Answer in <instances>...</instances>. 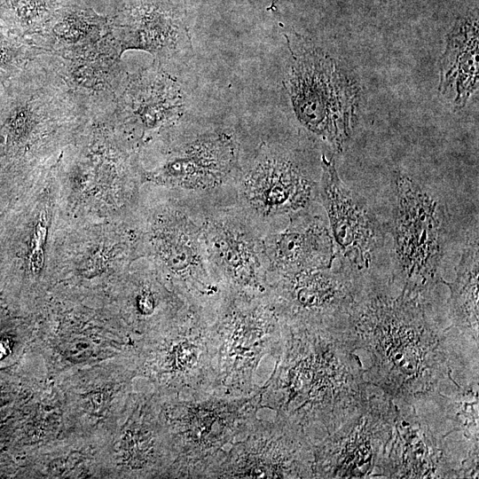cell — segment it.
I'll return each instance as SVG.
<instances>
[{"instance_id": "1", "label": "cell", "mask_w": 479, "mask_h": 479, "mask_svg": "<svg viewBox=\"0 0 479 479\" xmlns=\"http://www.w3.org/2000/svg\"><path fill=\"white\" fill-rule=\"evenodd\" d=\"M213 323L218 340L217 393L243 397L260 390L263 387L254 386L252 375L280 323L267 292L225 287Z\"/></svg>"}, {"instance_id": "2", "label": "cell", "mask_w": 479, "mask_h": 479, "mask_svg": "<svg viewBox=\"0 0 479 479\" xmlns=\"http://www.w3.org/2000/svg\"><path fill=\"white\" fill-rule=\"evenodd\" d=\"M288 90L299 122L341 152L351 133L357 89L333 59L303 38L287 39Z\"/></svg>"}, {"instance_id": "3", "label": "cell", "mask_w": 479, "mask_h": 479, "mask_svg": "<svg viewBox=\"0 0 479 479\" xmlns=\"http://www.w3.org/2000/svg\"><path fill=\"white\" fill-rule=\"evenodd\" d=\"M394 262L403 289L420 294L438 278L446 219L442 203L407 175L393 176Z\"/></svg>"}, {"instance_id": "4", "label": "cell", "mask_w": 479, "mask_h": 479, "mask_svg": "<svg viewBox=\"0 0 479 479\" xmlns=\"http://www.w3.org/2000/svg\"><path fill=\"white\" fill-rule=\"evenodd\" d=\"M262 394L263 389L243 397L213 393L180 404L176 427L183 475L215 477L226 455L224 447L255 419Z\"/></svg>"}, {"instance_id": "5", "label": "cell", "mask_w": 479, "mask_h": 479, "mask_svg": "<svg viewBox=\"0 0 479 479\" xmlns=\"http://www.w3.org/2000/svg\"><path fill=\"white\" fill-rule=\"evenodd\" d=\"M234 185L236 203L257 224L310 210L318 198V183L291 156L262 145L240 164Z\"/></svg>"}, {"instance_id": "6", "label": "cell", "mask_w": 479, "mask_h": 479, "mask_svg": "<svg viewBox=\"0 0 479 479\" xmlns=\"http://www.w3.org/2000/svg\"><path fill=\"white\" fill-rule=\"evenodd\" d=\"M201 230L208 260L225 287L267 292L263 232L237 203L201 207Z\"/></svg>"}, {"instance_id": "7", "label": "cell", "mask_w": 479, "mask_h": 479, "mask_svg": "<svg viewBox=\"0 0 479 479\" xmlns=\"http://www.w3.org/2000/svg\"><path fill=\"white\" fill-rule=\"evenodd\" d=\"M321 168L318 198L327 216L335 259L357 275L374 263L385 232L365 200L342 181L334 161L322 155Z\"/></svg>"}, {"instance_id": "8", "label": "cell", "mask_w": 479, "mask_h": 479, "mask_svg": "<svg viewBox=\"0 0 479 479\" xmlns=\"http://www.w3.org/2000/svg\"><path fill=\"white\" fill-rule=\"evenodd\" d=\"M165 66L153 62L127 74L109 119L139 141L176 126L185 117L187 96Z\"/></svg>"}, {"instance_id": "9", "label": "cell", "mask_w": 479, "mask_h": 479, "mask_svg": "<svg viewBox=\"0 0 479 479\" xmlns=\"http://www.w3.org/2000/svg\"><path fill=\"white\" fill-rule=\"evenodd\" d=\"M240 168V147L232 134L211 130L179 143L160 166L143 170L141 177L188 192L211 193L234 184Z\"/></svg>"}, {"instance_id": "10", "label": "cell", "mask_w": 479, "mask_h": 479, "mask_svg": "<svg viewBox=\"0 0 479 479\" xmlns=\"http://www.w3.org/2000/svg\"><path fill=\"white\" fill-rule=\"evenodd\" d=\"M281 417L276 424L255 419L247 428L246 440L236 439L215 477L273 478L308 475L310 444L298 433L295 423Z\"/></svg>"}, {"instance_id": "11", "label": "cell", "mask_w": 479, "mask_h": 479, "mask_svg": "<svg viewBox=\"0 0 479 479\" xmlns=\"http://www.w3.org/2000/svg\"><path fill=\"white\" fill-rule=\"evenodd\" d=\"M355 274L339 267L269 276L266 289L285 323L324 324L343 316L357 298Z\"/></svg>"}, {"instance_id": "12", "label": "cell", "mask_w": 479, "mask_h": 479, "mask_svg": "<svg viewBox=\"0 0 479 479\" xmlns=\"http://www.w3.org/2000/svg\"><path fill=\"white\" fill-rule=\"evenodd\" d=\"M110 25L121 54L140 50L170 67L191 53L185 12L171 0H137L110 17Z\"/></svg>"}, {"instance_id": "13", "label": "cell", "mask_w": 479, "mask_h": 479, "mask_svg": "<svg viewBox=\"0 0 479 479\" xmlns=\"http://www.w3.org/2000/svg\"><path fill=\"white\" fill-rule=\"evenodd\" d=\"M263 247L267 278L330 268L335 260L328 224L310 210L289 216L284 229L263 233Z\"/></svg>"}, {"instance_id": "14", "label": "cell", "mask_w": 479, "mask_h": 479, "mask_svg": "<svg viewBox=\"0 0 479 479\" xmlns=\"http://www.w3.org/2000/svg\"><path fill=\"white\" fill-rule=\"evenodd\" d=\"M27 38L64 59L85 58L117 44L109 17L75 4H61L39 34Z\"/></svg>"}, {"instance_id": "15", "label": "cell", "mask_w": 479, "mask_h": 479, "mask_svg": "<svg viewBox=\"0 0 479 479\" xmlns=\"http://www.w3.org/2000/svg\"><path fill=\"white\" fill-rule=\"evenodd\" d=\"M121 57L116 45L82 59H64L56 56L61 75L71 88L87 101L91 117L110 115L112 113L128 74Z\"/></svg>"}, {"instance_id": "16", "label": "cell", "mask_w": 479, "mask_h": 479, "mask_svg": "<svg viewBox=\"0 0 479 479\" xmlns=\"http://www.w3.org/2000/svg\"><path fill=\"white\" fill-rule=\"evenodd\" d=\"M478 30L468 22L458 24L448 35L441 58L439 90L454 92V104L463 106L478 81Z\"/></svg>"}, {"instance_id": "17", "label": "cell", "mask_w": 479, "mask_h": 479, "mask_svg": "<svg viewBox=\"0 0 479 479\" xmlns=\"http://www.w3.org/2000/svg\"><path fill=\"white\" fill-rule=\"evenodd\" d=\"M478 237L468 240L456 270L451 289V311L460 327L477 332L478 324Z\"/></svg>"}, {"instance_id": "18", "label": "cell", "mask_w": 479, "mask_h": 479, "mask_svg": "<svg viewBox=\"0 0 479 479\" xmlns=\"http://www.w3.org/2000/svg\"><path fill=\"white\" fill-rule=\"evenodd\" d=\"M61 6L59 0H0V23L22 37L39 34Z\"/></svg>"}, {"instance_id": "19", "label": "cell", "mask_w": 479, "mask_h": 479, "mask_svg": "<svg viewBox=\"0 0 479 479\" xmlns=\"http://www.w3.org/2000/svg\"><path fill=\"white\" fill-rule=\"evenodd\" d=\"M44 54L52 53L3 27L0 29V84L4 87L29 62Z\"/></svg>"}, {"instance_id": "20", "label": "cell", "mask_w": 479, "mask_h": 479, "mask_svg": "<svg viewBox=\"0 0 479 479\" xmlns=\"http://www.w3.org/2000/svg\"><path fill=\"white\" fill-rule=\"evenodd\" d=\"M130 433L126 444L128 459L132 467H141L148 462L153 453V441L148 431L137 430Z\"/></svg>"}, {"instance_id": "21", "label": "cell", "mask_w": 479, "mask_h": 479, "mask_svg": "<svg viewBox=\"0 0 479 479\" xmlns=\"http://www.w3.org/2000/svg\"><path fill=\"white\" fill-rule=\"evenodd\" d=\"M47 237V224L45 215L42 214L37 219L31 238L28 263L30 271L40 273L44 261V244Z\"/></svg>"}, {"instance_id": "22", "label": "cell", "mask_w": 479, "mask_h": 479, "mask_svg": "<svg viewBox=\"0 0 479 479\" xmlns=\"http://www.w3.org/2000/svg\"><path fill=\"white\" fill-rule=\"evenodd\" d=\"M138 312L143 316H151L156 309V298L149 289H143L136 298Z\"/></svg>"}, {"instance_id": "23", "label": "cell", "mask_w": 479, "mask_h": 479, "mask_svg": "<svg viewBox=\"0 0 479 479\" xmlns=\"http://www.w3.org/2000/svg\"><path fill=\"white\" fill-rule=\"evenodd\" d=\"M8 345L4 342H0V359L7 354Z\"/></svg>"}, {"instance_id": "24", "label": "cell", "mask_w": 479, "mask_h": 479, "mask_svg": "<svg viewBox=\"0 0 479 479\" xmlns=\"http://www.w3.org/2000/svg\"><path fill=\"white\" fill-rule=\"evenodd\" d=\"M4 26L0 23V29L3 27Z\"/></svg>"}]
</instances>
